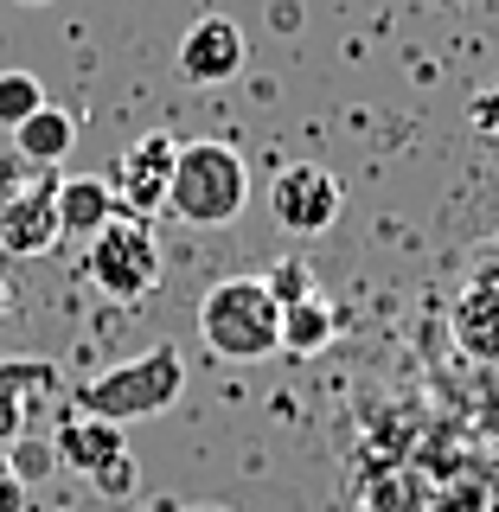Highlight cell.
Returning <instances> with one entry per match:
<instances>
[{"mask_svg":"<svg viewBox=\"0 0 499 512\" xmlns=\"http://www.w3.org/2000/svg\"><path fill=\"white\" fill-rule=\"evenodd\" d=\"M45 109V84L32 71H0V128H20L26 116H39Z\"/></svg>","mask_w":499,"mask_h":512,"instance_id":"15","label":"cell"},{"mask_svg":"<svg viewBox=\"0 0 499 512\" xmlns=\"http://www.w3.org/2000/svg\"><path fill=\"white\" fill-rule=\"evenodd\" d=\"M455 333L474 359H499V276H474L455 308Z\"/></svg>","mask_w":499,"mask_h":512,"instance_id":"13","label":"cell"},{"mask_svg":"<svg viewBox=\"0 0 499 512\" xmlns=\"http://www.w3.org/2000/svg\"><path fill=\"white\" fill-rule=\"evenodd\" d=\"M0 512H26V480L13 474L7 455H0Z\"/></svg>","mask_w":499,"mask_h":512,"instance_id":"19","label":"cell"},{"mask_svg":"<svg viewBox=\"0 0 499 512\" xmlns=\"http://www.w3.org/2000/svg\"><path fill=\"white\" fill-rule=\"evenodd\" d=\"M84 269H90V282L103 288V295L141 301V295H154V288H160V269H167V263H160L154 224H141V218H109L103 231L90 237Z\"/></svg>","mask_w":499,"mask_h":512,"instance_id":"4","label":"cell"},{"mask_svg":"<svg viewBox=\"0 0 499 512\" xmlns=\"http://www.w3.org/2000/svg\"><path fill=\"white\" fill-rule=\"evenodd\" d=\"M109 218H122L109 180H96V173H71V180H58V231L64 237H84V244H90Z\"/></svg>","mask_w":499,"mask_h":512,"instance_id":"11","label":"cell"},{"mask_svg":"<svg viewBox=\"0 0 499 512\" xmlns=\"http://www.w3.org/2000/svg\"><path fill=\"white\" fill-rule=\"evenodd\" d=\"M333 333H340V308H333L327 295H308V301H295V308H282V352L288 359L327 352Z\"/></svg>","mask_w":499,"mask_h":512,"instance_id":"14","label":"cell"},{"mask_svg":"<svg viewBox=\"0 0 499 512\" xmlns=\"http://www.w3.org/2000/svg\"><path fill=\"white\" fill-rule=\"evenodd\" d=\"M244 64H250V39L237 20L205 13V20L186 26V39H180V77L186 84H231Z\"/></svg>","mask_w":499,"mask_h":512,"instance_id":"9","label":"cell"},{"mask_svg":"<svg viewBox=\"0 0 499 512\" xmlns=\"http://www.w3.org/2000/svg\"><path fill=\"white\" fill-rule=\"evenodd\" d=\"M7 308H13V288H7V282H0V320H7Z\"/></svg>","mask_w":499,"mask_h":512,"instance_id":"21","label":"cell"},{"mask_svg":"<svg viewBox=\"0 0 499 512\" xmlns=\"http://www.w3.org/2000/svg\"><path fill=\"white\" fill-rule=\"evenodd\" d=\"M263 288H269V295H276V308H295V301L320 295V288H314V269L301 263V256H282V263H276V269H269V276H263Z\"/></svg>","mask_w":499,"mask_h":512,"instance_id":"16","label":"cell"},{"mask_svg":"<svg viewBox=\"0 0 499 512\" xmlns=\"http://www.w3.org/2000/svg\"><path fill=\"white\" fill-rule=\"evenodd\" d=\"M58 237V167H45L32 186L0 199V256L26 263V256H45Z\"/></svg>","mask_w":499,"mask_h":512,"instance_id":"8","label":"cell"},{"mask_svg":"<svg viewBox=\"0 0 499 512\" xmlns=\"http://www.w3.org/2000/svg\"><path fill=\"white\" fill-rule=\"evenodd\" d=\"M250 205V167L231 141H180L173 154V186H167V218L192 231L237 224Z\"/></svg>","mask_w":499,"mask_h":512,"instance_id":"2","label":"cell"},{"mask_svg":"<svg viewBox=\"0 0 499 512\" xmlns=\"http://www.w3.org/2000/svg\"><path fill=\"white\" fill-rule=\"evenodd\" d=\"M20 7H52V0H20Z\"/></svg>","mask_w":499,"mask_h":512,"instance_id":"22","label":"cell"},{"mask_svg":"<svg viewBox=\"0 0 499 512\" xmlns=\"http://www.w3.org/2000/svg\"><path fill=\"white\" fill-rule=\"evenodd\" d=\"M269 20H276L282 32H295L301 26V7H295V0H276V7H269Z\"/></svg>","mask_w":499,"mask_h":512,"instance_id":"20","label":"cell"},{"mask_svg":"<svg viewBox=\"0 0 499 512\" xmlns=\"http://www.w3.org/2000/svg\"><path fill=\"white\" fill-rule=\"evenodd\" d=\"M7 461H13V474H20V480H26V487H32V480H45V474H52V468H58V455H52V442H26V436H20V442H13V448H7Z\"/></svg>","mask_w":499,"mask_h":512,"instance_id":"17","label":"cell"},{"mask_svg":"<svg viewBox=\"0 0 499 512\" xmlns=\"http://www.w3.org/2000/svg\"><path fill=\"white\" fill-rule=\"evenodd\" d=\"M199 340L224 365H263L282 352V308L263 276H224L199 301Z\"/></svg>","mask_w":499,"mask_h":512,"instance_id":"3","label":"cell"},{"mask_svg":"<svg viewBox=\"0 0 499 512\" xmlns=\"http://www.w3.org/2000/svg\"><path fill=\"white\" fill-rule=\"evenodd\" d=\"M52 384H58V365L52 359H32V352L0 359V455L26 436V397L32 391H52Z\"/></svg>","mask_w":499,"mask_h":512,"instance_id":"10","label":"cell"},{"mask_svg":"<svg viewBox=\"0 0 499 512\" xmlns=\"http://www.w3.org/2000/svg\"><path fill=\"white\" fill-rule=\"evenodd\" d=\"M13 148H20V160H32V167H58L64 154L77 148V116L71 109H58V103H45L39 116H26L20 128H13Z\"/></svg>","mask_w":499,"mask_h":512,"instance_id":"12","label":"cell"},{"mask_svg":"<svg viewBox=\"0 0 499 512\" xmlns=\"http://www.w3.org/2000/svg\"><path fill=\"white\" fill-rule=\"evenodd\" d=\"M173 154H180V141L173 135H141L135 148H122L116 173H109V192H116V212L122 218H141L148 224L154 212H167V186H173Z\"/></svg>","mask_w":499,"mask_h":512,"instance_id":"7","label":"cell"},{"mask_svg":"<svg viewBox=\"0 0 499 512\" xmlns=\"http://www.w3.org/2000/svg\"><path fill=\"white\" fill-rule=\"evenodd\" d=\"M180 391H186V359H180V346H148V352H135V359H122V365H109V372H96L84 378L71 391V416H96V423H154V416H167L173 404H180Z\"/></svg>","mask_w":499,"mask_h":512,"instance_id":"1","label":"cell"},{"mask_svg":"<svg viewBox=\"0 0 499 512\" xmlns=\"http://www.w3.org/2000/svg\"><path fill=\"white\" fill-rule=\"evenodd\" d=\"M340 205H346L340 180H333L327 167H314V160L282 167L276 186H269V218H276L288 237H320V231H333V224H340Z\"/></svg>","mask_w":499,"mask_h":512,"instance_id":"6","label":"cell"},{"mask_svg":"<svg viewBox=\"0 0 499 512\" xmlns=\"http://www.w3.org/2000/svg\"><path fill=\"white\" fill-rule=\"evenodd\" d=\"M52 455L71 474H84L96 493H109V500H128V493H135V455H128V436H122L116 423L64 416L58 436H52Z\"/></svg>","mask_w":499,"mask_h":512,"instance_id":"5","label":"cell"},{"mask_svg":"<svg viewBox=\"0 0 499 512\" xmlns=\"http://www.w3.org/2000/svg\"><path fill=\"white\" fill-rule=\"evenodd\" d=\"M468 128H474V135H487V141H499V84L468 96Z\"/></svg>","mask_w":499,"mask_h":512,"instance_id":"18","label":"cell"}]
</instances>
